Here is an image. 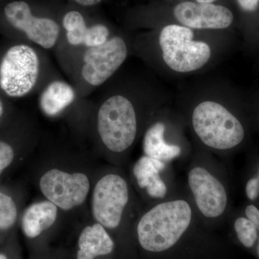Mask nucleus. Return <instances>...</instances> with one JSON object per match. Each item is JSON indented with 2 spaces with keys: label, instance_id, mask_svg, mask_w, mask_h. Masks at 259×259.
Listing matches in <instances>:
<instances>
[{
  "label": "nucleus",
  "instance_id": "obj_22",
  "mask_svg": "<svg viewBox=\"0 0 259 259\" xmlns=\"http://www.w3.org/2000/svg\"><path fill=\"white\" fill-rule=\"evenodd\" d=\"M244 214L247 218L254 223L258 231V245H257V253L259 257V209L253 204H248L245 208Z\"/></svg>",
  "mask_w": 259,
  "mask_h": 259
},
{
  "label": "nucleus",
  "instance_id": "obj_12",
  "mask_svg": "<svg viewBox=\"0 0 259 259\" xmlns=\"http://www.w3.org/2000/svg\"><path fill=\"white\" fill-rule=\"evenodd\" d=\"M132 175L138 189L148 199L149 206L170 198L183 187L175 180L172 163L145 155L134 163Z\"/></svg>",
  "mask_w": 259,
  "mask_h": 259
},
{
  "label": "nucleus",
  "instance_id": "obj_17",
  "mask_svg": "<svg viewBox=\"0 0 259 259\" xmlns=\"http://www.w3.org/2000/svg\"><path fill=\"white\" fill-rule=\"evenodd\" d=\"M57 215V206L50 201L32 204L22 218L24 235L29 239L38 238L54 224Z\"/></svg>",
  "mask_w": 259,
  "mask_h": 259
},
{
  "label": "nucleus",
  "instance_id": "obj_1",
  "mask_svg": "<svg viewBox=\"0 0 259 259\" xmlns=\"http://www.w3.org/2000/svg\"><path fill=\"white\" fill-rule=\"evenodd\" d=\"M212 232L199 217L185 186L170 198L149 206L135 227L141 249L156 257L186 252V247L192 245L214 247Z\"/></svg>",
  "mask_w": 259,
  "mask_h": 259
},
{
  "label": "nucleus",
  "instance_id": "obj_13",
  "mask_svg": "<svg viewBox=\"0 0 259 259\" xmlns=\"http://www.w3.org/2000/svg\"><path fill=\"white\" fill-rule=\"evenodd\" d=\"M40 188L48 200L64 210H70L84 202L90 184L84 174H69L54 168L42 175Z\"/></svg>",
  "mask_w": 259,
  "mask_h": 259
},
{
  "label": "nucleus",
  "instance_id": "obj_5",
  "mask_svg": "<svg viewBox=\"0 0 259 259\" xmlns=\"http://www.w3.org/2000/svg\"><path fill=\"white\" fill-rule=\"evenodd\" d=\"M129 51L126 38L113 35L101 46L79 51L61 68L80 97L88 98L118 72Z\"/></svg>",
  "mask_w": 259,
  "mask_h": 259
},
{
  "label": "nucleus",
  "instance_id": "obj_8",
  "mask_svg": "<svg viewBox=\"0 0 259 259\" xmlns=\"http://www.w3.org/2000/svg\"><path fill=\"white\" fill-rule=\"evenodd\" d=\"M158 44L163 63L178 74H189L202 69L212 56L209 44L195 40L192 29L177 24L162 29Z\"/></svg>",
  "mask_w": 259,
  "mask_h": 259
},
{
  "label": "nucleus",
  "instance_id": "obj_20",
  "mask_svg": "<svg viewBox=\"0 0 259 259\" xmlns=\"http://www.w3.org/2000/svg\"><path fill=\"white\" fill-rule=\"evenodd\" d=\"M14 149L9 144L0 141V175L14 160Z\"/></svg>",
  "mask_w": 259,
  "mask_h": 259
},
{
  "label": "nucleus",
  "instance_id": "obj_27",
  "mask_svg": "<svg viewBox=\"0 0 259 259\" xmlns=\"http://www.w3.org/2000/svg\"><path fill=\"white\" fill-rule=\"evenodd\" d=\"M214 1L216 0H197V3H202V4H212Z\"/></svg>",
  "mask_w": 259,
  "mask_h": 259
},
{
  "label": "nucleus",
  "instance_id": "obj_15",
  "mask_svg": "<svg viewBox=\"0 0 259 259\" xmlns=\"http://www.w3.org/2000/svg\"><path fill=\"white\" fill-rule=\"evenodd\" d=\"M83 99L72 83L56 74L39 90L37 105L44 115L54 118L63 115Z\"/></svg>",
  "mask_w": 259,
  "mask_h": 259
},
{
  "label": "nucleus",
  "instance_id": "obj_4",
  "mask_svg": "<svg viewBox=\"0 0 259 259\" xmlns=\"http://www.w3.org/2000/svg\"><path fill=\"white\" fill-rule=\"evenodd\" d=\"M195 146L221 156L243 142L245 131L240 119L216 98L198 100L182 115Z\"/></svg>",
  "mask_w": 259,
  "mask_h": 259
},
{
  "label": "nucleus",
  "instance_id": "obj_7",
  "mask_svg": "<svg viewBox=\"0 0 259 259\" xmlns=\"http://www.w3.org/2000/svg\"><path fill=\"white\" fill-rule=\"evenodd\" d=\"M185 127L182 115L160 109L143 134L144 155L170 163L189 160L193 148L186 137Z\"/></svg>",
  "mask_w": 259,
  "mask_h": 259
},
{
  "label": "nucleus",
  "instance_id": "obj_26",
  "mask_svg": "<svg viewBox=\"0 0 259 259\" xmlns=\"http://www.w3.org/2000/svg\"><path fill=\"white\" fill-rule=\"evenodd\" d=\"M0 259H11L6 252L0 251Z\"/></svg>",
  "mask_w": 259,
  "mask_h": 259
},
{
  "label": "nucleus",
  "instance_id": "obj_9",
  "mask_svg": "<svg viewBox=\"0 0 259 259\" xmlns=\"http://www.w3.org/2000/svg\"><path fill=\"white\" fill-rule=\"evenodd\" d=\"M131 203L132 192L120 173L107 174L95 185L92 201L93 216L107 231L122 228Z\"/></svg>",
  "mask_w": 259,
  "mask_h": 259
},
{
  "label": "nucleus",
  "instance_id": "obj_16",
  "mask_svg": "<svg viewBox=\"0 0 259 259\" xmlns=\"http://www.w3.org/2000/svg\"><path fill=\"white\" fill-rule=\"evenodd\" d=\"M116 243L105 227L97 223L85 227L77 241L76 259H102L111 256Z\"/></svg>",
  "mask_w": 259,
  "mask_h": 259
},
{
  "label": "nucleus",
  "instance_id": "obj_3",
  "mask_svg": "<svg viewBox=\"0 0 259 259\" xmlns=\"http://www.w3.org/2000/svg\"><path fill=\"white\" fill-rule=\"evenodd\" d=\"M186 168L185 190L209 229L229 217L231 196L226 170L212 153L196 146Z\"/></svg>",
  "mask_w": 259,
  "mask_h": 259
},
{
  "label": "nucleus",
  "instance_id": "obj_24",
  "mask_svg": "<svg viewBox=\"0 0 259 259\" xmlns=\"http://www.w3.org/2000/svg\"><path fill=\"white\" fill-rule=\"evenodd\" d=\"M74 1L82 6L91 7L99 4L102 0H74Z\"/></svg>",
  "mask_w": 259,
  "mask_h": 259
},
{
  "label": "nucleus",
  "instance_id": "obj_25",
  "mask_svg": "<svg viewBox=\"0 0 259 259\" xmlns=\"http://www.w3.org/2000/svg\"><path fill=\"white\" fill-rule=\"evenodd\" d=\"M5 112V106L4 103H3V100L0 99V118L3 117V115H4Z\"/></svg>",
  "mask_w": 259,
  "mask_h": 259
},
{
  "label": "nucleus",
  "instance_id": "obj_23",
  "mask_svg": "<svg viewBox=\"0 0 259 259\" xmlns=\"http://www.w3.org/2000/svg\"><path fill=\"white\" fill-rule=\"evenodd\" d=\"M238 4L243 10L253 12L258 8L259 0H238Z\"/></svg>",
  "mask_w": 259,
  "mask_h": 259
},
{
  "label": "nucleus",
  "instance_id": "obj_18",
  "mask_svg": "<svg viewBox=\"0 0 259 259\" xmlns=\"http://www.w3.org/2000/svg\"><path fill=\"white\" fill-rule=\"evenodd\" d=\"M233 226L238 241L245 248H252L258 241V229L245 214L235 218Z\"/></svg>",
  "mask_w": 259,
  "mask_h": 259
},
{
  "label": "nucleus",
  "instance_id": "obj_10",
  "mask_svg": "<svg viewBox=\"0 0 259 259\" xmlns=\"http://www.w3.org/2000/svg\"><path fill=\"white\" fill-rule=\"evenodd\" d=\"M61 28L60 40L54 51L61 67L79 51L101 46L112 36L105 24L88 25L84 17L76 10L64 15Z\"/></svg>",
  "mask_w": 259,
  "mask_h": 259
},
{
  "label": "nucleus",
  "instance_id": "obj_2",
  "mask_svg": "<svg viewBox=\"0 0 259 259\" xmlns=\"http://www.w3.org/2000/svg\"><path fill=\"white\" fill-rule=\"evenodd\" d=\"M101 88L97 97V134L107 151L122 157L144 134L159 105L148 98L144 86L137 81H115L112 77Z\"/></svg>",
  "mask_w": 259,
  "mask_h": 259
},
{
  "label": "nucleus",
  "instance_id": "obj_14",
  "mask_svg": "<svg viewBox=\"0 0 259 259\" xmlns=\"http://www.w3.org/2000/svg\"><path fill=\"white\" fill-rule=\"evenodd\" d=\"M175 18L184 26L196 30H221L231 26L233 15L222 5L183 2L174 9Z\"/></svg>",
  "mask_w": 259,
  "mask_h": 259
},
{
  "label": "nucleus",
  "instance_id": "obj_19",
  "mask_svg": "<svg viewBox=\"0 0 259 259\" xmlns=\"http://www.w3.org/2000/svg\"><path fill=\"white\" fill-rule=\"evenodd\" d=\"M18 210L14 200L0 192V231H8L16 221Z\"/></svg>",
  "mask_w": 259,
  "mask_h": 259
},
{
  "label": "nucleus",
  "instance_id": "obj_21",
  "mask_svg": "<svg viewBox=\"0 0 259 259\" xmlns=\"http://www.w3.org/2000/svg\"><path fill=\"white\" fill-rule=\"evenodd\" d=\"M245 194L250 201H255L259 197V166L256 176L249 179L245 185Z\"/></svg>",
  "mask_w": 259,
  "mask_h": 259
},
{
  "label": "nucleus",
  "instance_id": "obj_6",
  "mask_svg": "<svg viewBox=\"0 0 259 259\" xmlns=\"http://www.w3.org/2000/svg\"><path fill=\"white\" fill-rule=\"evenodd\" d=\"M56 75L46 51L27 42L15 44L0 61V90L12 98L39 92Z\"/></svg>",
  "mask_w": 259,
  "mask_h": 259
},
{
  "label": "nucleus",
  "instance_id": "obj_11",
  "mask_svg": "<svg viewBox=\"0 0 259 259\" xmlns=\"http://www.w3.org/2000/svg\"><path fill=\"white\" fill-rule=\"evenodd\" d=\"M5 18L15 30L25 35L30 44L45 51H54L61 37L60 25L50 18L37 17L24 1H15L5 6Z\"/></svg>",
  "mask_w": 259,
  "mask_h": 259
}]
</instances>
